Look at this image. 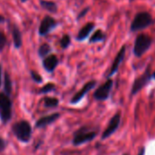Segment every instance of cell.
Instances as JSON below:
<instances>
[{
    "label": "cell",
    "mask_w": 155,
    "mask_h": 155,
    "mask_svg": "<svg viewBox=\"0 0 155 155\" xmlns=\"http://www.w3.org/2000/svg\"><path fill=\"white\" fill-rule=\"evenodd\" d=\"M12 133L14 136L23 143H28L32 138V125L26 120H20L12 125Z\"/></svg>",
    "instance_id": "6da1fadb"
},
{
    "label": "cell",
    "mask_w": 155,
    "mask_h": 155,
    "mask_svg": "<svg viewBox=\"0 0 155 155\" xmlns=\"http://www.w3.org/2000/svg\"><path fill=\"white\" fill-rule=\"evenodd\" d=\"M155 23L152 14L148 11H141L137 13L131 24L130 31L132 33L138 32L148 28Z\"/></svg>",
    "instance_id": "7a4b0ae2"
},
{
    "label": "cell",
    "mask_w": 155,
    "mask_h": 155,
    "mask_svg": "<svg viewBox=\"0 0 155 155\" xmlns=\"http://www.w3.org/2000/svg\"><path fill=\"white\" fill-rule=\"evenodd\" d=\"M153 39L151 35L144 33L139 34L134 40L133 54L137 58H141L143 54H145L148 52V50L153 45Z\"/></svg>",
    "instance_id": "3957f363"
},
{
    "label": "cell",
    "mask_w": 155,
    "mask_h": 155,
    "mask_svg": "<svg viewBox=\"0 0 155 155\" xmlns=\"http://www.w3.org/2000/svg\"><path fill=\"white\" fill-rule=\"evenodd\" d=\"M97 131L91 130L88 126H81L73 133L72 144L74 146H80L91 142L97 136Z\"/></svg>",
    "instance_id": "277c9868"
},
{
    "label": "cell",
    "mask_w": 155,
    "mask_h": 155,
    "mask_svg": "<svg viewBox=\"0 0 155 155\" xmlns=\"http://www.w3.org/2000/svg\"><path fill=\"white\" fill-rule=\"evenodd\" d=\"M12 118V101L9 95L4 92L0 93V121L6 124Z\"/></svg>",
    "instance_id": "5b68a950"
},
{
    "label": "cell",
    "mask_w": 155,
    "mask_h": 155,
    "mask_svg": "<svg viewBox=\"0 0 155 155\" xmlns=\"http://www.w3.org/2000/svg\"><path fill=\"white\" fill-rule=\"evenodd\" d=\"M152 65L151 64H148L143 74H142L140 76L135 78V80L132 83V89H131V96H133L137 94L143 87H145L152 80Z\"/></svg>",
    "instance_id": "8992f818"
},
{
    "label": "cell",
    "mask_w": 155,
    "mask_h": 155,
    "mask_svg": "<svg viewBox=\"0 0 155 155\" xmlns=\"http://www.w3.org/2000/svg\"><path fill=\"white\" fill-rule=\"evenodd\" d=\"M113 84H114L113 80L111 78H108L105 83H103L95 90V92L93 93V98L99 102H103V101L108 100L110 98V95L113 87Z\"/></svg>",
    "instance_id": "52a82bcc"
},
{
    "label": "cell",
    "mask_w": 155,
    "mask_h": 155,
    "mask_svg": "<svg viewBox=\"0 0 155 155\" xmlns=\"http://www.w3.org/2000/svg\"><path fill=\"white\" fill-rule=\"evenodd\" d=\"M122 122V114L120 112H117L110 120L106 129L103 131L102 134H101V140H106L109 137H111V135H113L116 131L119 129L120 124Z\"/></svg>",
    "instance_id": "ba28073f"
},
{
    "label": "cell",
    "mask_w": 155,
    "mask_h": 155,
    "mask_svg": "<svg viewBox=\"0 0 155 155\" xmlns=\"http://www.w3.org/2000/svg\"><path fill=\"white\" fill-rule=\"evenodd\" d=\"M96 84H97V81H95V80H91V81H89V82H87L72 97H71V99H70V104H79L84 97H85V95L89 93V92H90L95 86H96Z\"/></svg>",
    "instance_id": "9c48e42d"
},
{
    "label": "cell",
    "mask_w": 155,
    "mask_h": 155,
    "mask_svg": "<svg viewBox=\"0 0 155 155\" xmlns=\"http://www.w3.org/2000/svg\"><path fill=\"white\" fill-rule=\"evenodd\" d=\"M125 54H126V45H122V48L120 49V51L118 52V54H116L112 64L111 66V69L109 71V73L107 74V78H111V76H113L119 70L120 65L122 64V63L123 62L124 58H125Z\"/></svg>",
    "instance_id": "30bf717a"
},
{
    "label": "cell",
    "mask_w": 155,
    "mask_h": 155,
    "mask_svg": "<svg viewBox=\"0 0 155 155\" xmlns=\"http://www.w3.org/2000/svg\"><path fill=\"white\" fill-rule=\"evenodd\" d=\"M57 25H58V23L56 22V20L53 17L47 15L43 18V20L39 25L38 34L40 35H47L57 26Z\"/></svg>",
    "instance_id": "8fae6325"
},
{
    "label": "cell",
    "mask_w": 155,
    "mask_h": 155,
    "mask_svg": "<svg viewBox=\"0 0 155 155\" xmlns=\"http://www.w3.org/2000/svg\"><path fill=\"white\" fill-rule=\"evenodd\" d=\"M60 117V114L58 113H54L48 115H45L40 117L36 123H35V127L37 129H41V128H45L49 124H54L55 122H57Z\"/></svg>",
    "instance_id": "7c38bea8"
},
{
    "label": "cell",
    "mask_w": 155,
    "mask_h": 155,
    "mask_svg": "<svg viewBox=\"0 0 155 155\" xmlns=\"http://www.w3.org/2000/svg\"><path fill=\"white\" fill-rule=\"evenodd\" d=\"M42 64H43L44 69L48 73H53L58 64V59L57 55L49 54V55L46 56L45 58H43Z\"/></svg>",
    "instance_id": "4fadbf2b"
},
{
    "label": "cell",
    "mask_w": 155,
    "mask_h": 155,
    "mask_svg": "<svg viewBox=\"0 0 155 155\" xmlns=\"http://www.w3.org/2000/svg\"><path fill=\"white\" fill-rule=\"evenodd\" d=\"M94 27H95V24L94 23H88L87 25H85L79 30V34L77 35V40H79V41L85 40L90 35V34L92 32V30L94 29Z\"/></svg>",
    "instance_id": "5bb4252c"
},
{
    "label": "cell",
    "mask_w": 155,
    "mask_h": 155,
    "mask_svg": "<svg viewBox=\"0 0 155 155\" xmlns=\"http://www.w3.org/2000/svg\"><path fill=\"white\" fill-rule=\"evenodd\" d=\"M12 36H13V42H14L15 47L19 49L21 47V45H22V35H21V32L19 31V29L16 26L13 27Z\"/></svg>",
    "instance_id": "9a60e30c"
},
{
    "label": "cell",
    "mask_w": 155,
    "mask_h": 155,
    "mask_svg": "<svg viewBox=\"0 0 155 155\" xmlns=\"http://www.w3.org/2000/svg\"><path fill=\"white\" fill-rule=\"evenodd\" d=\"M4 93L9 96L12 93V81L7 72L5 73V77H4Z\"/></svg>",
    "instance_id": "2e32d148"
},
{
    "label": "cell",
    "mask_w": 155,
    "mask_h": 155,
    "mask_svg": "<svg viewBox=\"0 0 155 155\" xmlns=\"http://www.w3.org/2000/svg\"><path fill=\"white\" fill-rule=\"evenodd\" d=\"M59 104V100L55 97L46 96L44 98V106L46 108H57Z\"/></svg>",
    "instance_id": "e0dca14e"
},
{
    "label": "cell",
    "mask_w": 155,
    "mask_h": 155,
    "mask_svg": "<svg viewBox=\"0 0 155 155\" xmlns=\"http://www.w3.org/2000/svg\"><path fill=\"white\" fill-rule=\"evenodd\" d=\"M40 5L43 8H45L46 10H48V12L51 13H55L58 10V6L57 4L53 1H47V0H42L40 2Z\"/></svg>",
    "instance_id": "ac0fdd59"
},
{
    "label": "cell",
    "mask_w": 155,
    "mask_h": 155,
    "mask_svg": "<svg viewBox=\"0 0 155 155\" xmlns=\"http://www.w3.org/2000/svg\"><path fill=\"white\" fill-rule=\"evenodd\" d=\"M106 38V35L101 31V30H97L90 38V43H98V42H102Z\"/></svg>",
    "instance_id": "d6986e66"
},
{
    "label": "cell",
    "mask_w": 155,
    "mask_h": 155,
    "mask_svg": "<svg viewBox=\"0 0 155 155\" xmlns=\"http://www.w3.org/2000/svg\"><path fill=\"white\" fill-rule=\"evenodd\" d=\"M56 89V85L54 83L52 82H48V84H46L45 85H43L37 92L38 94H49L51 92H53Z\"/></svg>",
    "instance_id": "ffe728a7"
},
{
    "label": "cell",
    "mask_w": 155,
    "mask_h": 155,
    "mask_svg": "<svg viewBox=\"0 0 155 155\" xmlns=\"http://www.w3.org/2000/svg\"><path fill=\"white\" fill-rule=\"evenodd\" d=\"M51 52V46L48 44H43L39 46L37 54L39 55V57L41 58H45L46 56L48 55V54Z\"/></svg>",
    "instance_id": "44dd1931"
},
{
    "label": "cell",
    "mask_w": 155,
    "mask_h": 155,
    "mask_svg": "<svg viewBox=\"0 0 155 155\" xmlns=\"http://www.w3.org/2000/svg\"><path fill=\"white\" fill-rule=\"evenodd\" d=\"M59 44H60V46L63 49L68 48L69 46V45H70V37H69V35H64L62 36V38L60 39Z\"/></svg>",
    "instance_id": "7402d4cb"
},
{
    "label": "cell",
    "mask_w": 155,
    "mask_h": 155,
    "mask_svg": "<svg viewBox=\"0 0 155 155\" xmlns=\"http://www.w3.org/2000/svg\"><path fill=\"white\" fill-rule=\"evenodd\" d=\"M30 76H31V79L37 83V84H41L43 82V78L42 76L37 73V72H35V71H30Z\"/></svg>",
    "instance_id": "603a6c76"
},
{
    "label": "cell",
    "mask_w": 155,
    "mask_h": 155,
    "mask_svg": "<svg viewBox=\"0 0 155 155\" xmlns=\"http://www.w3.org/2000/svg\"><path fill=\"white\" fill-rule=\"evenodd\" d=\"M5 44H6V37L3 33L0 32V52L4 49Z\"/></svg>",
    "instance_id": "cb8c5ba5"
},
{
    "label": "cell",
    "mask_w": 155,
    "mask_h": 155,
    "mask_svg": "<svg viewBox=\"0 0 155 155\" xmlns=\"http://www.w3.org/2000/svg\"><path fill=\"white\" fill-rule=\"evenodd\" d=\"M6 145H7L6 141H5L4 138L0 137V153H3V152L5 151V149Z\"/></svg>",
    "instance_id": "d4e9b609"
},
{
    "label": "cell",
    "mask_w": 155,
    "mask_h": 155,
    "mask_svg": "<svg viewBox=\"0 0 155 155\" xmlns=\"http://www.w3.org/2000/svg\"><path fill=\"white\" fill-rule=\"evenodd\" d=\"M89 10H90V8H89V7H87V8L83 9V11H82V12H80V13H79V15H78V19H79L80 17H83V16L87 14V12H88Z\"/></svg>",
    "instance_id": "484cf974"
},
{
    "label": "cell",
    "mask_w": 155,
    "mask_h": 155,
    "mask_svg": "<svg viewBox=\"0 0 155 155\" xmlns=\"http://www.w3.org/2000/svg\"><path fill=\"white\" fill-rule=\"evenodd\" d=\"M145 152H146V149H145V147L143 146V147L141 148V150H140L138 155H145Z\"/></svg>",
    "instance_id": "4316f807"
},
{
    "label": "cell",
    "mask_w": 155,
    "mask_h": 155,
    "mask_svg": "<svg viewBox=\"0 0 155 155\" xmlns=\"http://www.w3.org/2000/svg\"><path fill=\"white\" fill-rule=\"evenodd\" d=\"M2 85V64H0V87Z\"/></svg>",
    "instance_id": "83f0119b"
},
{
    "label": "cell",
    "mask_w": 155,
    "mask_h": 155,
    "mask_svg": "<svg viewBox=\"0 0 155 155\" xmlns=\"http://www.w3.org/2000/svg\"><path fill=\"white\" fill-rule=\"evenodd\" d=\"M5 17H4L3 15H0V24H1V23H4V22H5Z\"/></svg>",
    "instance_id": "f1b7e54d"
},
{
    "label": "cell",
    "mask_w": 155,
    "mask_h": 155,
    "mask_svg": "<svg viewBox=\"0 0 155 155\" xmlns=\"http://www.w3.org/2000/svg\"><path fill=\"white\" fill-rule=\"evenodd\" d=\"M152 78L155 80V71H153V72L152 73Z\"/></svg>",
    "instance_id": "f546056e"
},
{
    "label": "cell",
    "mask_w": 155,
    "mask_h": 155,
    "mask_svg": "<svg viewBox=\"0 0 155 155\" xmlns=\"http://www.w3.org/2000/svg\"><path fill=\"white\" fill-rule=\"evenodd\" d=\"M122 155H130L129 153H124V154H122Z\"/></svg>",
    "instance_id": "4dcf8cb0"
},
{
    "label": "cell",
    "mask_w": 155,
    "mask_h": 155,
    "mask_svg": "<svg viewBox=\"0 0 155 155\" xmlns=\"http://www.w3.org/2000/svg\"><path fill=\"white\" fill-rule=\"evenodd\" d=\"M21 1H22V2H26V0H21Z\"/></svg>",
    "instance_id": "1f68e13d"
}]
</instances>
